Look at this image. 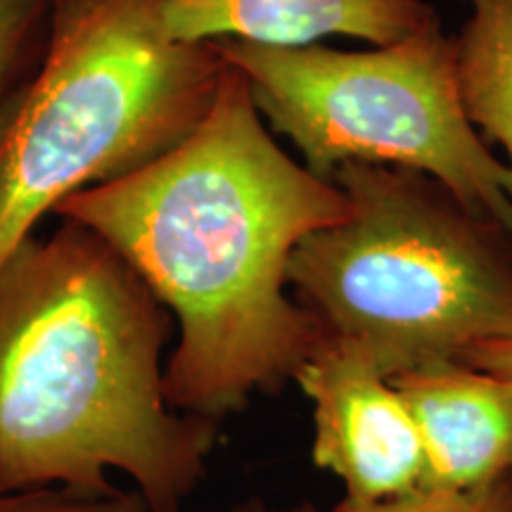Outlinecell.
Segmentation results:
<instances>
[{
  "label": "cell",
  "instance_id": "7a4b0ae2",
  "mask_svg": "<svg viewBox=\"0 0 512 512\" xmlns=\"http://www.w3.org/2000/svg\"><path fill=\"white\" fill-rule=\"evenodd\" d=\"M0 266V489L114 486L181 512L204 482L219 422L171 408L174 316L98 230L60 219Z\"/></svg>",
  "mask_w": 512,
  "mask_h": 512
},
{
  "label": "cell",
  "instance_id": "6da1fadb",
  "mask_svg": "<svg viewBox=\"0 0 512 512\" xmlns=\"http://www.w3.org/2000/svg\"><path fill=\"white\" fill-rule=\"evenodd\" d=\"M228 62V60H226ZM349 200L275 143L233 64L181 145L55 214L98 230L178 325L164 368L176 411L221 422L278 394L325 342L292 297L294 249L344 219Z\"/></svg>",
  "mask_w": 512,
  "mask_h": 512
},
{
  "label": "cell",
  "instance_id": "30bf717a",
  "mask_svg": "<svg viewBox=\"0 0 512 512\" xmlns=\"http://www.w3.org/2000/svg\"><path fill=\"white\" fill-rule=\"evenodd\" d=\"M69 0H0V133L41 74Z\"/></svg>",
  "mask_w": 512,
  "mask_h": 512
},
{
  "label": "cell",
  "instance_id": "5b68a950",
  "mask_svg": "<svg viewBox=\"0 0 512 512\" xmlns=\"http://www.w3.org/2000/svg\"><path fill=\"white\" fill-rule=\"evenodd\" d=\"M214 43L311 174L332 181L351 162L418 171L512 230V169L467 117L441 27L370 50Z\"/></svg>",
  "mask_w": 512,
  "mask_h": 512
},
{
  "label": "cell",
  "instance_id": "7c38bea8",
  "mask_svg": "<svg viewBox=\"0 0 512 512\" xmlns=\"http://www.w3.org/2000/svg\"><path fill=\"white\" fill-rule=\"evenodd\" d=\"M0 512H152L133 489H0Z\"/></svg>",
  "mask_w": 512,
  "mask_h": 512
},
{
  "label": "cell",
  "instance_id": "ba28073f",
  "mask_svg": "<svg viewBox=\"0 0 512 512\" xmlns=\"http://www.w3.org/2000/svg\"><path fill=\"white\" fill-rule=\"evenodd\" d=\"M392 382L418 425L425 489H472L512 472V380L446 361Z\"/></svg>",
  "mask_w": 512,
  "mask_h": 512
},
{
  "label": "cell",
  "instance_id": "8992f818",
  "mask_svg": "<svg viewBox=\"0 0 512 512\" xmlns=\"http://www.w3.org/2000/svg\"><path fill=\"white\" fill-rule=\"evenodd\" d=\"M294 384L311 403V460L344 501L380 503L425 489L427 458L406 401L366 358L325 339Z\"/></svg>",
  "mask_w": 512,
  "mask_h": 512
},
{
  "label": "cell",
  "instance_id": "4fadbf2b",
  "mask_svg": "<svg viewBox=\"0 0 512 512\" xmlns=\"http://www.w3.org/2000/svg\"><path fill=\"white\" fill-rule=\"evenodd\" d=\"M463 363L482 368L486 373H494L512 380V339H498V342H486L470 349L460 358Z\"/></svg>",
  "mask_w": 512,
  "mask_h": 512
},
{
  "label": "cell",
  "instance_id": "8fae6325",
  "mask_svg": "<svg viewBox=\"0 0 512 512\" xmlns=\"http://www.w3.org/2000/svg\"><path fill=\"white\" fill-rule=\"evenodd\" d=\"M330 512H512V472L472 489H418L380 503L342 498Z\"/></svg>",
  "mask_w": 512,
  "mask_h": 512
},
{
  "label": "cell",
  "instance_id": "3957f363",
  "mask_svg": "<svg viewBox=\"0 0 512 512\" xmlns=\"http://www.w3.org/2000/svg\"><path fill=\"white\" fill-rule=\"evenodd\" d=\"M349 211L294 249L292 297L384 377L512 339V230L418 171L342 164Z\"/></svg>",
  "mask_w": 512,
  "mask_h": 512
},
{
  "label": "cell",
  "instance_id": "5bb4252c",
  "mask_svg": "<svg viewBox=\"0 0 512 512\" xmlns=\"http://www.w3.org/2000/svg\"><path fill=\"white\" fill-rule=\"evenodd\" d=\"M233 512H325L316 508L313 503H294V505H275L271 501H264V498L254 496L247 498V501L238 503Z\"/></svg>",
  "mask_w": 512,
  "mask_h": 512
},
{
  "label": "cell",
  "instance_id": "9c48e42d",
  "mask_svg": "<svg viewBox=\"0 0 512 512\" xmlns=\"http://www.w3.org/2000/svg\"><path fill=\"white\" fill-rule=\"evenodd\" d=\"M470 17L458 36L456 74L465 112L512 169V0H467Z\"/></svg>",
  "mask_w": 512,
  "mask_h": 512
},
{
  "label": "cell",
  "instance_id": "52a82bcc",
  "mask_svg": "<svg viewBox=\"0 0 512 512\" xmlns=\"http://www.w3.org/2000/svg\"><path fill=\"white\" fill-rule=\"evenodd\" d=\"M159 29L183 43L316 46L332 36L392 46L441 27L425 0H152Z\"/></svg>",
  "mask_w": 512,
  "mask_h": 512
},
{
  "label": "cell",
  "instance_id": "277c9868",
  "mask_svg": "<svg viewBox=\"0 0 512 512\" xmlns=\"http://www.w3.org/2000/svg\"><path fill=\"white\" fill-rule=\"evenodd\" d=\"M226 69L214 41L166 38L152 0H69L0 133V266L64 200L190 138Z\"/></svg>",
  "mask_w": 512,
  "mask_h": 512
}]
</instances>
